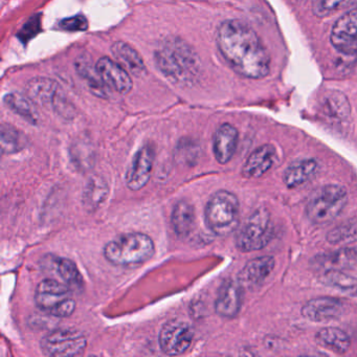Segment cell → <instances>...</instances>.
<instances>
[{
    "instance_id": "9a60e30c",
    "label": "cell",
    "mask_w": 357,
    "mask_h": 357,
    "mask_svg": "<svg viewBox=\"0 0 357 357\" xmlns=\"http://www.w3.org/2000/svg\"><path fill=\"white\" fill-rule=\"evenodd\" d=\"M45 271L57 275L62 282L70 286L73 290H81L83 288V278L77 265L70 259L62 257L50 256L43 259L41 264Z\"/></svg>"
},
{
    "instance_id": "7402d4cb",
    "label": "cell",
    "mask_w": 357,
    "mask_h": 357,
    "mask_svg": "<svg viewBox=\"0 0 357 357\" xmlns=\"http://www.w3.org/2000/svg\"><path fill=\"white\" fill-rule=\"evenodd\" d=\"M60 93L59 85L55 81L43 77L32 79L26 86V95L36 105L53 106Z\"/></svg>"
},
{
    "instance_id": "277c9868",
    "label": "cell",
    "mask_w": 357,
    "mask_h": 357,
    "mask_svg": "<svg viewBox=\"0 0 357 357\" xmlns=\"http://www.w3.org/2000/svg\"><path fill=\"white\" fill-rule=\"evenodd\" d=\"M239 202L231 192L220 190L211 196L204 210L206 225L215 235L225 237L239 225Z\"/></svg>"
},
{
    "instance_id": "ba28073f",
    "label": "cell",
    "mask_w": 357,
    "mask_h": 357,
    "mask_svg": "<svg viewBox=\"0 0 357 357\" xmlns=\"http://www.w3.org/2000/svg\"><path fill=\"white\" fill-rule=\"evenodd\" d=\"M41 351L47 356L70 357L82 355L87 340L76 329H57L47 333L40 342Z\"/></svg>"
},
{
    "instance_id": "6da1fadb",
    "label": "cell",
    "mask_w": 357,
    "mask_h": 357,
    "mask_svg": "<svg viewBox=\"0 0 357 357\" xmlns=\"http://www.w3.org/2000/svg\"><path fill=\"white\" fill-rule=\"evenodd\" d=\"M217 47L231 70L248 79H263L271 72V57L257 33L245 22L229 20L219 26Z\"/></svg>"
},
{
    "instance_id": "cb8c5ba5",
    "label": "cell",
    "mask_w": 357,
    "mask_h": 357,
    "mask_svg": "<svg viewBox=\"0 0 357 357\" xmlns=\"http://www.w3.org/2000/svg\"><path fill=\"white\" fill-rule=\"evenodd\" d=\"M171 221H172L173 229L179 238L185 239L189 237L195 229V208L190 202L181 200L173 208Z\"/></svg>"
},
{
    "instance_id": "ffe728a7",
    "label": "cell",
    "mask_w": 357,
    "mask_h": 357,
    "mask_svg": "<svg viewBox=\"0 0 357 357\" xmlns=\"http://www.w3.org/2000/svg\"><path fill=\"white\" fill-rule=\"evenodd\" d=\"M112 53L116 58V62L129 74L137 78L145 76L147 68L143 58L139 55V52L135 51L128 43L116 41L112 45Z\"/></svg>"
},
{
    "instance_id": "d4e9b609",
    "label": "cell",
    "mask_w": 357,
    "mask_h": 357,
    "mask_svg": "<svg viewBox=\"0 0 357 357\" xmlns=\"http://www.w3.org/2000/svg\"><path fill=\"white\" fill-rule=\"evenodd\" d=\"M3 101L12 112L28 121L30 124H38L39 114L36 104L28 96L20 93H8L3 98Z\"/></svg>"
},
{
    "instance_id": "7c38bea8",
    "label": "cell",
    "mask_w": 357,
    "mask_h": 357,
    "mask_svg": "<svg viewBox=\"0 0 357 357\" xmlns=\"http://www.w3.org/2000/svg\"><path fill=\"white\" fill-rule=\"evenodd\" d=\"M241 284L234 280H227L220 286L215 301V310L218 315L225 319H234L237 317L241 309L242 294Z\"/></svg>"
},
{
    "instance_id": "f546056e",
    "label": "cell",
    "mask_w": 357,
    "mask_h": 357,
    "mask_svg": "<svg viewBox=\"0 0 357 357\" xmlns=\"http://www.w3.org/2000/svg\"><path fill=\"white\" fill-rule=\"evenodd\" d=\"M324 283L336 288L342 292L357 296V278L346 275L342 271H330L325 273Z\"/></svg>"
},
{
    "instance_id": "603a6c76",
    "label": "cell",
    "mask_w": 357,
    "mask_h": 357,
    "mask_svg": "<svg viewBox=\"0 0 357 357\" xmlns=\"http://www.w3.org/2000/svg\"><path fill=\"white\" fill-rule=\"evenodd\" d=\"M76 70L79 76L86 82L89 91L93 95L99 98L106 99L109 95V87L104 82L103 78L100 75L97 68V64L93 66L91 60L87 59L86 56L83 55L76 61Z\"/></svg>"
},
{
    "instance_id": "4fadbf2b",
    "label": "cell",
    "mask_w": 357,
    "mask_h": 357,
    "mask_svg": "<svg viewBox=\"0 0 357 357\" xmlns=\"http://www.w3.org/2000/svg\"><path fill=\"white\" fill-rule=\"evenodd\" d=\"M97 68L109 89L118 91L121 95H128L132 89L133 83L129 73L118 62L108 57L98 60Z\"/></svg>"
},
{
    "instance_id": "ac0fdd59",
    "label": "cell",
    "mask_w": 357,
    "mask_h": 357,
    "mask_svg": "<svg viewBox=\"0 0 357 357\" xmlns=\"http://www.w3.org/2000/svg\"><path fill=\"white\" fill-rule=\"evenodd\" d=\"M357 263L356 248H342L335 252L319 255L313 259V266L325 273L342 271Z\"/></svg>"
},
{
    "instance_id": "8992f818",
    "label": "cell",
    "mask_w": 357,
    "mask_h": 357,
    "mask_svg": "<svg viewBox=\"0 0 357 357\" xmlns=\"http://www.w3.org/2000/svg\"><path fill=\"white\" fill-rule=\"evenodd\" d=\"M35 302L41 311L60 319L70 317L76 310L72 288L56 279H45L38 284Z\"/></svg>"
},
{
    "instance_id": "7a4b0ae2",
    "label": "cell",
    "mask_w": 357,
    "mask_h": 357,
    "mask_svg": "<svg viewBox=\"0 0 357 357\" xmlns=\"http://www.w3.org/2000/svg\"><path fill=\"white\" fill-rule=\"evenodd\" d=\"M158 70L173 83L193 84L200 72L197 54L178 37L166 39L155 51Z\"/></svg>"
},
{
    "instance_id": "484cf974",
    "label": "cell",
    "mask_w": 357,
    "mask_h": 357,
    "mask_svg": "<svg viewBox=\"0 0 357 357\" xmlns=\"http://www.w3.org/2000/svg\"><path fill=\"white\" fill-rule=\"evenodd\" d=\"M317 344L332 352L344 354L350 348V338L338 328H323L315 336Z\"/></svg>"
},
{
    "instance_id": "d6986e66",
    "label": "cell",
    "mask_w": 357,
    "mask_h": 357,
    "mask_svg": "<svg viewBox=\"0 0 357 357\" xmlns=\"http://www.w3.org/2000/svg\"><path fill=\"white\" fill-rule=\"evenodd\" d=\"M277 160V152L271 145H264L255 150L244 164L242 175L246 178H259L268 172Z\"/></svg>"
},
{
    "instance_id": "30bf717a",
    "label": "cell",
    "mask_w": 357,
    "mask_h": 357,
    "mask_svg": "<svg viewBox=\"0 0 357 357\" xmlns=\"http://www.w3.org/2000/svg\"><path fill=\"white\" fill-rule=\"evenodd\" d=\"M330 43L344 55L357 53V9L347 12L336 20L332 26Z\"/></svg>"
},
{
    "instance_id": "4316f807",
    "label": "cell",
    "mask_w": 357,
    "mask_h": 357,
    "mask_svg": "<svg viewBox=\"0 0 357 357\" xmlns=\"http://www.w3.org/2000/svg\"><path fill=\"white\" fill-rule=\"evenodd\" d=\"M108 195V185L102 177L93 176L89 179L83 193V204L89 211L99 208Z\"/></svg>"
},
{
    "instance_id": "5b68a950",
    "label": "cell",
    "mask_w": 357,
    "mask_h": 357,
    "mask_svg": "<svg viewBox=\"0 0 357 357\" xmlns=\"http://www.w3.org/2000/svg\"><path fill=\"white\" fill-rule=\"evenodd\" d=\"M348 194L342 185H327L315 190L309 196L306 215L315 225H327L333 221L344 210Z\"/></svg>"
},
{
    "instance_id": "83f0119b",
    "label": "cell",
    "mask_w": 357,
    "mask_h": 357,
    "mask_svg": "<svg viewBox=\"0 0 357 357\" xmlns=\"http://www.w3.org/2000/svg\"><path fill=\"white\" fill-rule=\"evenodd\" d=\"M326 239L332 245H347L357 241V219H349L334 227Z\"/></svg>"
},
{
    "instance_id": "5bb4252c",
    "label": "cell",
    "mask_w": 357,
    "mask_h": 357,
    "mask_svg": "<svg viewBox=\"0 0 357 357\" xmlns=\"http://www.w3.org/2000/svg\"><path fill=\"white\" fill-rule=\"evenodd\" d=\"M302 313L309 321L317 323L335 321L342 315V303L329 296L312 298L303 307Z\"/></svg>"
},
{
    "instance_id": "e0dca14e",
    "label": "cell",
    "mask_w": 357,
    "mask_h": 357,
    "mask_svg": "<svg viewBox=\"0 0 357 357\" xmlns=\"http://www.w3.org/2000/svg\"><path fill=\"white\" fill-rule=\"evenodd\" d=\"M239 133L233 125H221L213 137V151L215 158L221 165L227 164L233 158L237 149Z\"/></svg>"
},
{
    "instance_id": "1f68e13d",
    "label": "cell",
    "mask_w": 357,
    "mask_h": 357,
    "mask_svg": "<svg viewBox=\"0 0 357 357\" xmlns=\"http://www.w3.org/2000/svg\"><path fill=\"white\" fill-rule=\"evenodd\" d=\"M347 0H315L313 3V14L317 17L324 18L335 13Z\"/></svg>"
},
{
    "instance_id": "3957f363",
    "label": "cell",
    "mask_w": 357,
    "mask_h": 357,
    "mask_svg": "<svg viewBox=\"0 0 357 357\" xmlns=\"http://www.w3.org/2000/svg\"><path fill=\"white\" fill-rule=\"evenodd\" d=\"M104 257L116 266H135L149 261L155 254L151 237L143 233L123 234L104 246Z\"/></svg>"
},
{
    "instance_id": "8fae6325",
    "label": "cell",
    "mask_w": 357,
    "mask_h": 357,
    "mask_svg": "<svg viewBox=\"0 0 357 357\" xmlns=\"http://www.w3.org/2000/svg\"><path fill=\"white\" fill-rule=\"evenodd\" d=\"M153 162L154 149L151 146H143L137 152L126 174L127 187L131 191H139L149 183Z\"/></svg>"
},
{
    "instance_id": "d6a6232c",
    "label": "cell",
    "mask_w": 357,
    "mask_h": 357,
    "mask_svg": "<svg viewBox=\"0 0 357 357\" xmlns=\"http://www.w3.org/2000/svg\"><path fill=\"white\" fill-rule=\"evenodd\" d=\"M59 28L64 31H68V32H79V31L87 30L89 22H87L85 16H73V17L61 20L59 24Z\"/></svg>"
},
{
    "instance_id": "44dd1931",
    "label": "cell",
    "mask_w": 357,
    "mask_h": 357,
    "mask_svg": "<svg viewBox=\"0 0 357 357\" xmlns=\"http://www.w3.org/2000/svg\"><path fill=\"white\" fill-rule=\"evenodd\" d=\"M319 168V164L313 158L296 160L284 171V183L289 189L302 187L317 175Z\"/></svg>"
},
{
    "instance_id": "4dcf8cb0",
    "label": "cell",
    "mask_w": 357,
    "mask_h": 357,
    "mask_svg": "<svg viewBox=\"0 0 357 357\" xmlns=\"http://www.w3.org/2000/svg\"><path fill=\"white\" fill-rule=\"evenodd\" d=\"M325 110L328 116L340 119L347 118L350 112L349 103L342 95L331 96L325 102Z\"/></svg>"
},
{
    "instance_id": "f1b7e54d",
    "label": "cell",
    "mask_w": 357,
    "mask_h": 357,
    "mask_svg": "<svg viewBox=\"0 0 357 357\" xmlns=\"http://www.w3.org/2000/svg\"><path fill=\"white\" fill-rule=\"evenodd\" d=\"M26 146V137L11 125L1 126V149L5 154L17 153Z\"/></svg>"
},
{
    "instance_id": "9c48e42d",
    "label": "cell",
    "mask_w": 357,
    "mask_h": 357,
    "mask_svg": "<svg viewBox=\"0 0 357 357\" xmlns=\"http://www.w3.org/2000/svg\"><path fill=\"white\" fill-rule=\"evenodd\" d=\"M160 347L162 353L176 356L187 352L193 342V330L189 324L178 319L167 321L160 332Z\"/></svg>"
},
{
    "instance_id": "2e32d148",
    "label": "cell",
    "mask_w": 357,
    "mask_h": 357,
    "mask_svg": "<svg viewBox=\"0 0 357 357\" xmlns=\"http://www.w3.org/2000/svg\"><path fill=\"white\" fill-rule=\"evenodd\" d=\"M275 267V259L271 256L258 257L246 263L238 275V282L243 288L258 287L271 275Z\"/></svg>"
},
{
    "instance_id": "52a82bcc",
    "label": "cell",
    "mask_w": 357,
    "mask_h": 357,
    "mask_svg": "<svg viewBox=\"0 0 357 357\" xmlns=\"http://www.w3.org/2000/svg\"><path fill=\"white\" fill-rule=\"evenodd\" d=\"M271 235V214L262 206L257 208L242 225L236 236V246L243 252H255L266 246Z\"/></svg>"
}]
</instances>
